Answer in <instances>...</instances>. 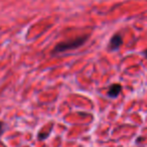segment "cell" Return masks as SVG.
Instances as JSON below:
<instances>
[{
	"label": "cell",
	"instance_id": "3957f363",
	"mask_svg": "<svg viewBox=\"0 0 147 147\" xmlns=\"http://www.w3.org/2000/svg\"><path fill=\"white\" fill-rule=\"evenodd\" d=\"M121 86L119 84H114L109 88V91H108V96L110 98H116V97L119 96L121 92Z\"/></svg>",
	"mask_w": 147,
	"mask_h": 147
},
{
	"label": "cell",
	"instance_id": "7a4b0ae2",
	"mask_svg": "<svg viewBox=\"0 0 147 147\" xmlns=\"http://www.w3.org/2000/svg\"><path fill=\"white\" fill-rule=\"evenodd\" d=\"M122 43H123L122 36L120 34H116L111 38L110 43H109V49L111 51H116V49H118L122 45Z\"/></svg>",
	"mask_w": 147,
	"mask_h": 147
},
{
	"label": "cell",
	"instance_id": "277c9868",
	"mask_svg": "<svg viewBox=\"0 0 147 147\" xmlns=\"http://www.w3.org/2000/svg\"><path fill=\"white\" fill-rule=\"evenodd\" d=\"M2 132H3V124L2 122H0V135L2 134Z\"/></svg>",
	"mask_w": 147,
	"mask_h": 147
},
{
	"label": "cell",
	"instance_id": "5b68a950",
	"mask_svg": "<svg viewBox=\"0 0 147 147\" xmlns=\"http://www.w3.org/2000/svg\"><path fill=\"white\" fill-rule=\"evenodd\" d=\"M144 55H145V57H147V49H146V51H145V53H144Z\"/></svg>",
	"mask_w": 147,
	"mask_h": 147
},
{
	"label": "cell",
	"instance_id": "6da1fadb",
	"mask_svg": "<svg viewBox=\"0 0 147 147\" xmlns=\"http://www.w3.org/2000/svg\"><path fill=\"white\" fill-rule=\"evenodd\" d=\"M88 39L87 35H83V36H79L76 38H73L71 40H67V41H61L59 45H57L55 47L53 51V53H63V51H69V49H75L80 47L81 45H83Z\"/></svg>",
	"mask_w": 147,
	"mask_h": 147
}]
</instances>
